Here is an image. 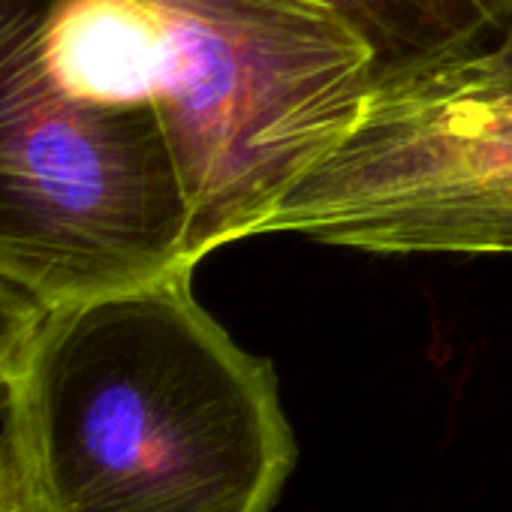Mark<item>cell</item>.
I'll list each match as a JSON object with an SVG mask.
<instances>
[{
    "mask_svg": "<svg viewBox=\"0 0 512 512\" xmlns=\"http://www.w3.org/2000/svg\"><path fill=\"white\" fill-rule=\"evenodd\" d=\"M28 512H272L296 434L193 272L46 308L4 380Z\"/></svg>",
    "mask_w": 512,
    "mask_h": 512,
    "instance_id": "cell-1",
    "label": "cell"
},
{
    "mask_svg": "<svg viewBox=\"0 0 512 512\" xmlns=\"http://www.w3.org/2000/svg\"><path fill=\"white\" fill-rule=\"evenodd\" d=\"M371 85L365 43L311 0H136V103L169 139L196 263L256 238Z\"/></svg>",
    "mask_w": 512,
    "mask_h": 512,
    "instance_id": "cell-2",
    "label": "cell"
},
{
    "mask_svg": "<svg viewBox=\"0 0 512 512\" xmlns=\"http://www.w3.org/2000/svg\"><path fill=\"white\" fill-rule=\"evenodd\" d=\"M52 0H0V278L46 308L193 272V217L154 109L67 97Z\"/></svg>",
    "mask_w": 512,
    "mask_h": 512,
    "instance_id": "cell-3",
    "label": "cell"
},
{
    "mask_svg": "<svg viewBox=\"0 0 512 512\" xmlns=\"http://www.w3.org/2000/svg\"><path fill=\"white\" fill-rule=\"evenodd\" d=\"M365 253L512 256V58L494 43L374 79L256 235Z\"/></svg>",
    "mask_w": 512,
    "mask_h": 512,
    "instance_id": "cell-4",
    "label": "cell"
},
{
    "mask_svg": "<svg viewBox=\"0 0 512 512\" xmlns=\"http://www.w3.org/2000/svg\"><path fill=\"white\" fill-rule=\"evenodd\" d=\"M371 52L374 79L491 46L512 25V0H311Z\"/></svg>",
    "mask_w": 512,
    "mask_h": 512,
    "instance_id": "cell-5",
    "label": "cell"
},
{
    "mask_svg": "<svg viewBox=\"0 0 512 512\" xmlns=\"http://www.w3.org/2000/svg\"><path fill=\"white\" fill-rule=\"evenodd\" d=\"M43 314V302L0 278V377H7V371L25 350L28 338L40 326Z\"/></svg>",
    "mask_w": 512,
    "mask_h": 512,
    "instance_id": "cell-6",
    "label": "cell"
},
{
    "mask_svg": "<svg viewBox=\"0 0 512 512\" xmlns=\"http://www.w3.org/2000/svg\"><path fill=\"white\" fill-rule=\"evenodd\" d=\"M4 380L0 377V395H4ZM0 512H28V500H25V488H22V476L0 440Z\"/></svg>",
    "mask_w": 512,
    "mask_h": 512,
    "instance_id": "cell-7",
    "label": "cell"
}]
</instances>
